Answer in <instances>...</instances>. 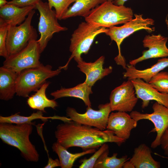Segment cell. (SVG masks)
Returning <instances> with one entry per match:
<instances>
[{
    "instance_id": "10",
    "label": "cell",
    "mask_w": 168,
    "mask_h": 168,
    "mask_svg": "<svg viewBox=\"0 0 168 168\" xmlns=\"http://www.w3.org/2000/svg\"><path fill=\"white\" fill-rule=\"evenodd\" d=\"M98 109L95 110L91 107H87L84 113L80 114L74 108L68 107L66 112L67 116L72 120L104 130L106 129L108 118L112 111L109 103L100 104Z\"/></svg>"
},
{
    "instance_id": "24",
    "label": "cell",
    "mask_w": 168,
    "mask_h": 168,
    "mask_svg": "<svg viewBox=\"0 0 168 168\" xmlns=\"http://www.w3.org/2000/svg\"><path fill=\"white\" fill-rule=\"evenodd\" d=\"M52 148L53 152L58 156L62 168H72L78 158L85 155L94 153L96 151L95 149L92 148L82 152L72 153L57 142L53 144Z\"/></svg>"
},
{
    "instance_id": "33",
    "label": "cell",
    "mask_w": 168,
    "mask_h": 168,
    "mask_svg": "<svg viewBox=\"0 0 168 168\" xmlns=\"http://www.w3.org/2000/svg\"><path fill=\"white\" fill-rule=\"evenodd\" d=\"M58 166H61V164L59 159H56L54 160L51 157H48L47 164L44 168H53Z\"/></svg>"
},
{
    "instance_id": "8",
    "label": "cell",
    "mask_w": 168,
    "mask_h": 168,
    "mask_svg": "<svg viewBox=\"0 0 168 168\" xmlns=\"http://www.w3.org/2000/svg\"><path fill=\"white\" fill-rule=\"evenodd\" d=\"M35 9L40 13L38 30L40 37L37 41L41 54L54 34L66 31L68 28L59 24L55 11L49 8L48 2L40 1L35 5Z\"/></svg>"
},
{
    "instance_id": "34",
    "label": "cell",
    "mask_w": 168,
    "mask_h": 168,
    "mask_svg": "<svg viewBox=\"0 0 168 168\" xmlns=\"http://www.w3.org/2000/svg\"><path fill=\"white\" fill-rule=\"evenodd\" d=\"M128 0H114L113 1V3L117 5H124L125 2Z\"/></svg>"
},
{
    "instance_id": "15",
    "label": "cell",
    "mask_w": 168,
    "mask_h": 168,
    "mask_svg": "<svg viewBox=\"0 0 168 168\" xmlns=\"http://www.w3.org/2000/svg\"><path fill=\"white\" fill-rule=\"evenodd\" d=\"M131 81L137 97L142 101V108L147 107L151 100H155L168 107V93L160 92L148 82L142 79L137 78Z\"/></svg>"
},
{
    "instance_id": "38",
    "label": "cell",
    "mask_w": 168,
    "mask_h": 168,
    "mask_svg": "<svg viewBox=\"0 0 168 168\" xmlns=\"http://www.w3.org/2000/svg\"><path fill=\"white\" fill-rule=\"evenodd\" d=\"M108 1H111V2H112L113 0H108Z\"/></svg>"
},
{
    "instance_id": "31",
    "label": "cell",
    "mask_w": 168,
    "mask_h": 168,
    "mask_svg": "<svg viewBox=\"0 0 168 168\" xmlns=\"http://www.w3.org/2000/svg\"><path fill=\"white\" fill-rule=\"evenodd\" d=\"M42 0H12L7 4H12L20 7L35 5Z\"/></svg>"
},
{
    "instance_id": "18",
    "label": "cell",
    "mask_w": 168,
    "mask_h": 168,
    "mask_svg": "<svg viewBox=\"0 0 168 168\" xmlns=\"http://www.w3.org/2000/svg\"><path fill=\"white\" fill-rule=\"evenodd\" d=\"M35 9V6L20 7L7 4L0 8V20L11 26H17L22 23L30 13Z\"/></svg>"
},
{
    "instance_id": "20",
    "label": "cell",
    "mask_w": 168,
    "mask_h": 168,
    "mask_svg": "<svg viewBox=\"0 0 168 168\" xmlns=\"http://www.w3.org/2000/svg\"><path fill=\"white\" fill-rule=\"evenodd\" d=\"M151 150L146 144H140L135 148L129 161L134 168H159V162L155 160L151 155Z\"/></svg>"
},
{
    "instance_id": "1",
    "label": "cell",
    "mask_w": 168,
    "mask_h": 168,
    "mask_svg": "<svg viewBox=\"0 0 168 168\" xmlns=\"http://www.w3.org/2000/svg\"><path fill=\"white\" fill-rule=\"evenodd\" d=\"M55 135L57 142L67 149L78 147L86 150L97 148L107 142H114L119 146L125 142L110 130H101L71 120L58 124Z\"/></svg>"
},
{
    "instance_id": "13",
    "label": "cell",
    "mask_w": 168,
    "mask_h": 168,
    "mask_svg": "<svg viewBox=\"0 0 168 168\" xmlns=\"http://www.w3.org/2000/svg\"><path fill=\"white\" fill-rule=\"evenodd\" d=\"M167 40V37L160 34L146 35L142 42L144 47L148 49L143 51L141 56L131 60L129 64L135 66L138 63L148 59L168 57Z\"/></svg>"
},
{
    "instance_id": "21",
    "label": "cell",
    "mask_w": 168,
    "mask_h": 168,
    "mask_svg": "<svg viewBox=\"0 0 168 168\" xmlns=\"http://www.w3.org/2000/svg\"><path fill=\"white\" fill-rule=\"evenodd\" d=\"M92 93L91 87L84 82L72 88H61L52 92L50 95L54 97L55 100L66 97L77 98L82 100L86 106L91 107L89 95Z\"/></svg>"
},
{
    "instance_id": "17",
    "label": "cell",
    "mask_w": 168,
    "mask_h": 168,
    "mask_svg": "<svg viewBox=\"0 0 168 168\" xmlns=\"http://www.w3.org/2000/svg\"><path fill=\"white\" fill-rule=\"evenodd\" d=\"M168 67V58L159 59L157 62L150 67L143 70H139L135 66L127 65L125 71L123 73V78L128 80L140 78L148 82L152 77Z\"/></svg>"
},
{
    "instance_id": "32",
    "label": "cell",
    "mask_w": 168,
    "mask_h": 168,
    "mask_svg": "<svg viewBox=\"0 0 168 168\" xmlns=\"http://www.w3.org/2000/svg\"><path fill=\"white\" fill-rule=\"evenodd\" d=\"M160 145L165 155L168 156V127L161 137Z\"/></svg>"
},
{
    "instance_id": "12",
    "label": "cell",
    "mask_w": 168,
    "mask_h": 168,
    "mask_svg": "<svg viewBox=\"0 0 168 168\" xmlns=\"http://www.w3.org/2000/svg\"><path fill=\"white\" fill-rule=\"evenodd\" d=\"M138 99L132 82L128 80L112 91L109 103L112 111L131 112Z\"/></svg>"
},
{
    "instance_id": "29",
    "label": "cell",
    "mask_w": 168,
    "mask_h": 168,
    "mask_svg": "<svg viewBox=\"0 0 168 168\" xmlns=\"http://www.w3.org/2000/svg\"><path fill=\"white\" fill-rule=\"evenodd\" d=\"M109 146L106 143L102 144L100 148L88 159H84L81 160L82 163L79 168H93L95 164L101 155L109 149Z\"/></svg>"
},
{
    "instance_id": "16",
    "label": "cell",
    "mask_w": 168,
    "mask_h": 168,
    "mask_svg": "<svg viewBox=\"0 0 168 168\" xmlns=\"http://www.w3.org/2000/svg\"><path fill=\"white\" fill-rule=\"evenodd\" d=\"M105 59V57L102 56L94 62H86L82 58L75 61L79 70L86 75L85 82L89 86L92 87L98 80L112 72V66L103 68Z\"/></svg>"
},
{
    "instance_id": "11",
    "label": "cell",
    "mask_w": 168,
    "mask_h": 168,
    "mask_svg": "<svg viewBox=\"0 0 168 168\" xmlns=\"http://www.w3.org/2000/svg\"><path fill=\"white\" fill-rule=\"evenodd\" d=\"M152 108L153 112L151 114H143L137 111H132L130 115L137 122L147 119L153 124L154 127L150 133H156V137L151 145V147L154 149L160 145L161 137L168 127V107L156 102L153 104Z\"/></svg>"
},
{
    "instance_id": "25",
    "label": "cell",
    "mask_w": 168,
    "mask_h": 168,
    "mask_svg": "<svg viewBox=\"0 0 168 168\" xmlns=\"http://www.w3.org/2000/svg\"><path fill=\"white\" fill-rule=\"evenodd\" d=\"M19 112L8 116H0V123H8L16 124L25 123L34 124L32 121L35 119H40L44 122H46L49 119H59L63 121L65 120V117L58 116L45 117L43 116V112L38 110L33 113L30 116H25L20 115Z\"/></svg>"
},
{
    "instance_id": "2",
    "label": "cell",
    "mask_w": 168,
    "mask_h": 168,
    "mask_svg": "<svg viewBox=\"0 0 168 168\" xmlns=\"http://www.w3.org/2000/svg\"><path fill=\"white\" fill-rule=\"evenodd\" d=\"M34 124L0 123V138L4 143L18 149L27 161L37 162L39 154L29 139Z\"/></svg>"
},
{
    "instance_id": "14",
    "label": "cell",
    "mask_w": 168,
    "mask_h": 168,
    "mask_svg": "<svg viewBox=\"0 0 168 168\" xmlns=\"http://www.w3.org/2000/svg\"><path fill=\"white\" fill-rule=\"evenodd\" d=\"M138 122L127 112L117 111L110 115L106 129L112 131L118 137L126 141L130 135L132 130L137 126Z\"/></svg>"
},
{
    "instance_id": "27",
    "label": "cell",
    "mask_w": 168,
    "mask_h": 168,
    "mask_svg": "<svg viewBox=\"0 0 168 168\" xmlns=\"http://www.w3.org/2000/svg\"><path fill=\"white\" fill-rule=\"evenodd\" d=\"M162 93H168V72L161 71L152 78L148 82Z\"/></svg>"
},
{
    "instance_id": "3",
    "label": "cell",
    "mask_w": 168,
    "mask_h": 168,
    "mask_svg": "<svg viewBox=\"0 0 168 168\" xmlns=\"http://www.w3.org/2000/svg\"><path fill=\"white\" fill-rule=\"evenodd\" d=\"M133 15L131 8L107 1L91 10L85 19L93 26L108 28L126 23L133 19Z\"/></svg>"
},
{
    "instance_id": "36",
    "label": "cell",
    "mask_w": 168,
    "mask_h": 168,
    "mask_svg": "<svg viewBox=\"0 0 168 168\" xmlns=\"http://www.w3.org/2000/svg\"><path fill=\"white\" fill-rule=\"evenodd\" d=\"M8 2L7 0H0V8L3 7L6 5L7 4Z\"/></svg>"
},
{
    "instance_id": "30",
    "label": "cell",
    "mask_w": 168,
    "mask_h": 168,
    "mask_svg": "<svg viewBox=\"0 0 168 168\" xmlns=\"http://www.w3.org/2000/svg\"><path fill=\"white\" fill-rule=\"evenodd\" d=\"M8 24L0 20V55L5 58L8 57L6 47V41Z\"/></svg>"
},
{
    "instance_id": "22",
    "label": "cell",
    "mask_w": 168,
    "mask_h": 168,
    "mask_svg": "<svg viewBox=\"0 0 168 168\" xmlns=\"http://www.w3.org/2000/svg\"><path fill=\"white\" fill-rule=\"evenodd\" d=\"M50 83L49 82H46L34 94L29 97L27 103L31 108L45 112V108H51L54 109L58 106L54 99H49L46 96V91Z\"/></svg>"
},
{
    "instance_id": "9",
    "label": "cell",
    "mask_w": 168,
    "mask_h": 168,
    "mask_svg": "<svg viewBox=\"0 0 168 168\" xmlns=\"http://www.w3.org/2000/svg\"><path fill=\"white\" fill-rule=\"evenodd\" d=\"M40 54L37 40H33L20 52L5 58L3 66L19 75L24 70L40 66Z\"/></svg>"
},
{
    "instance_id": "6",
    "label": "cell",
    "mask_w": 168,
    "mask_h": 168,
    "mask_svg": "<svg viewBox=\"0 0 168 168\" xmlns=\"http://www.w3.org/2000/svg\"><path fill=\"white\" fill-rule=\"evenodd\" d=\"M135 18L120 26H114L107 28L105 34L112 41H114L118 46L119 54L115 58L116 63L125 69L127 65L124 57L122 55L120 45L124 40L134 32L145 30L148 32L154 30L151 26L154 24V20L151 18H144L142 15L134 14Z\"/></svg>"
},
{
    "instance_id": "37",
    "label": "cell",
    "mask_w": 168,
    "mask_h": 168,
    "mask_svg": "<svg viewBox=\"0 0 168 168\" xmlns=\"http://www.w3.org/2000/svg\"><path fill=\"white\" fill-rule=\"evenodd\" d=\"M166 24L167 25V27H168V21L167 20H166Z\"/></svg>"
},
{
    "instance_id": "5",
    "label": "cell",
    "mask_w": 168,
    "mask_h": 168,
    "mask_svg": "<svg viewBox=\"0 0 168 168\" xmlns=\"http://www.w3.org/2000/svg\"><path fill=\"white\" fill-rule=\"evenodd\" d=\"M107 28L93 26L88 22H82L72 35L69 51L71 55L67 63L59 67L67 69L68 64L72 58L75 61L82 58V54H87L96 37L98 35L105 33Z\"/></svg>"
},
{
    "instance_id": "19",
    "label": "cell",
    "mask_w": 168,
    "mask_h": 168,
    "mask_svg": "<svg viewBox=\"0 0 168 168\" xmlns=\"http://www.w3.org/2000/svg\"><path fill=\"white\" fill-rule=\"evenodd\" d=\"M19 75L3 66L0 68V99L4 100L12 99L16 93Z\"/></svg>"
},
{
    "instance_id": "23",
    "label": "cell",
    "mask_w": 168,
    "mask_h": 168,
    "mask_svg": "<svg viewBox=\"0 0 168 168\" xmlns=\"http://www.w3.org/2000/svg\"><path fill=\"white\" fill-rule=\"evenodd\" d=\"M108 0H75L73 5L69 8L62 19L77 16L85 18L96 7Z\"/></svg>"
},
{
    "instance_id": "26",
    "label": "cell",
    "mask_w": 168,
    "mask_h": 168,
    "mask_svg": "<svg viewBox=\"0 0 168 168\" xmlns=\"http://www.w3.org/2000/svg\"><path fill=\"white\" fill-rule=\"evenodd\" d=\"M109 154L108 149L99 158L94 168H122L125 163L130 159L126 155L118 158L117 153H114L111 156H108Z\"/></svg>"
},
{
    "instance_id": "4",
    "label": "cell",
    "mask_w": 168,
    "mask_h": 168,
    "mask_svg": "<svg viewBox=\"0 0 168 168\" xmlns=\"http://www.w3.org/2000/svg\"><path fill=\"white\" fill-rule=\"evenodd\" d=\"M61 69L58 68L53 70L51 65L44 66L41 63L39 67L24 70L17 77L16 95L25 98L29 97L31 92L39 90L47 79L58 75Z\"/></svg>"
},
{
    "instance_id": "35",
    "label": "cell",
    "mask_w": 168,
    "mask_h": 168,
    "mask_svg": "<svg viewBox=\"0 0 168 168\" xmlns=\"http://www.w3.org/2000/svg\"><path fill=\"white\" fill-rule=\"evenodd\" d=\"M126 161L124 164L123 168H134V167L132 164L129 161Z\"/></svg>"
},
{
    "instance_id": "28",
    "label": "cell",
    "mask_w": 168,
    "mask_h": 168,
    "mask_svg": "<svg viewBox=\"0 0 168 168\" xmlns=\"http://www.w3.org/2000/svg\"><path fill=\"white\" fill-rule=\"evenodd\" d=\"M49 8L55 9L57 17L58 20L62 18L69 8V6L75 0H48Z\"/></svg>"
},
{
    "instance_id": "7",
    "label": "cell",
    "mask_w": 168,
    "mask_h": 168,
    "mask_svg": "<svg viewBox=\"0 0 168 168\" xmlns=\"http://www.w3.org/2000/svg\"><path fill=\"white\" fill-rule=\"evenodd\" d=\"M35 13L34 9L31 11L25 21L18 26L9 25L6 41L8 57L20 52L31 41L37 40L36 30L31 25Z\"/></svg>"
}]
</instances>
